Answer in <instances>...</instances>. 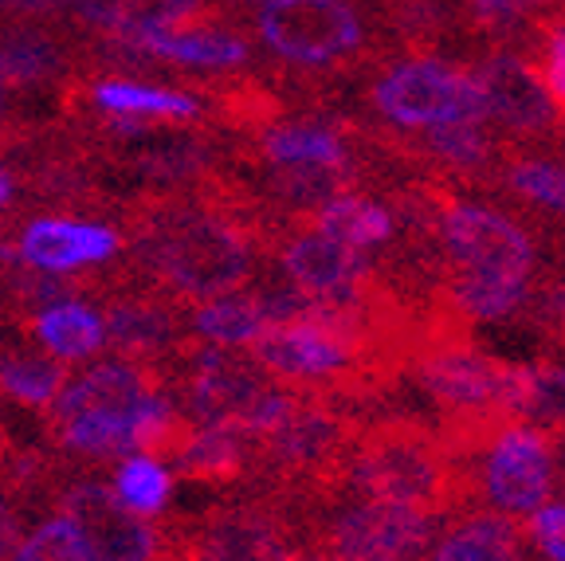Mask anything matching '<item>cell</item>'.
<instances>
[{"label": "cell", "instance_id": "cell-34", "mask_svg": "<svg viewBox=\"0 0 565 561\" xmlns=\"http://www.w3.org/2000/svg\"><path fill=\"white\" fill-rule=\"evenodd\" d=\"M511 4L519 17H530V20H542V17H554V12H565L562 0H503Z\"/></svg>", "mask_w": 565, "mask_h": 561}, {"label": "cell", "instance_id": "cell-1", "mask_svg": "<svg viewBox=\"0 0 565 561\" xmlns=\"http://www.w3.org/2000/svg\"><path fill=\"white\" fill-rule=\"evenodd\" d=\"M279 220L228 166L181 193H138L122 204L130 279L196 307L256 279Z\"/></svg>", "mask_w": 565, "mask_h": 561}, {"label": "cell", "instance_id": "cell-4", "mask_svg": "<svg viewBox=\"0 0 565 561\" xmlns=\"http://www.w3.org/2000/svg\"><path fill=\"white\" fill-rule=\"evenodd\" d=\"M181 389L196 424H221L239 436H264L295 413L307 393L282 385L252 353L193 346L181 358Z\"/></svg>", "mask_w": 565, "mask_h": 561}, {"label": "cell", "instance_id": "cell-11", "mask_svg": "<svg viewBox=\"0 0 565 561\" xmlns=\"http://www.w3.org/2000/svg\"><path fill=\"white\" fill-rule=\"evenodd\" d=\"M476 499L483 495L499 515H530L554 495V440L534 424H507L468 456Z\"/></svg>", "mask_w": 565, "mask_h": 561}, {"label": "cell", "instance_id": "cell-27", "mask_svg": "<svg viewBox=\"0 0 565 561\" xmlns=\"http://www.w3.org/2000/svg\"><path fill=\"white\" fill-rule=\"evenodd\" d=\"M67 381L71 373L60 361L35 358L24 350H0V401L24 404V409H52Z\"/></svg>", "mask_w": 565, "mask_h": 561}, {"label": "cell", "instance_id": "cell-22", "mask_svg": "<svg viewBox=\"0 0 565 561\" xmlns=\"http://www.w3.org/2000/svg\"><path fill=\"white\" fill-rule=\"evenodd\" d=\"M83 103H90L98 115H141L161 123H201L204 106L193 91L153 87L146 80H87Z\"/></svg>", "mask_w": 565, "mask_h": 561}, {"label": "cell", "instance_id": "cell-5", "mask_svg": "<svg viewBox=\"0 0 565 561\" xmlns=\"http://www.w3.org/2000/svg\"><path fill=\"white\" fill-rule=\"evenodd\" d=\"M259 47L307 75L362 71L377 52L358 0H267L252 17Z\"/></svg>", "mask_w": 565, "mask_h": 561}, {"label": "cell", "instance_id": "cell-15", "mask_svg": "<svg viewBox=\"0 0 565 561\" xmlns=\"http://www.w3.org/2000/svg\"><path fill=\"white\" fill-rule=\"evenodd\" d=\"M166 385H173V381L153 366H141V361H126V358L103 361V366L87 369V373H79V378H71L63 385V393L52 404V413H47V428L83 413L130 416L153 393H166Z\"/></svg>", "mask_w": 565, "mask_h": 561}, {"label": "cell", "instance_id": "cell-7", "mask_svg": "<svg viewBox=\"0 0 565 561\" xmlns=\"http://www.w3.org/2000/svg\"><path fill=\"white\" fill-rule=\"evenodd\" d=\"M173 527V561H287L302 550V515L279 495L212 507Z\"/></svg>", "mask_w": 565, "mask_h": 561}, {"label": "cell", "instance_id": "cell-13", "mask_svg": "<svg viewBox=\"0 0 565 561\" xmlns=\"http://www.w3.org/2000/svg\"><path fill=\"white\" fill-rule=\"evenodd\" d=\"M275 264L282 267L287 283L310 295H342V290H365L385 279V267L362 247L318 232L302 216H282L271 240Z\"/></svg>", "mask_w": 565, "mask_h": 561}, {"label": "cell", "instance_id": "cell-37", "mask_svg": "<svg viewBox=\"0 0 565 561\" xmlns=\"http://www.w3.org/2000/svg\"><path fill=\"white\" fill-rule=\"evenodd\" d=\"M0 123H9V106H4V87H0Z\"/></svg>", "mask_w": 565, "mask_h": 561}, {"label": "cell", "instance_id": "cell-21", "mask_svg": "<svg viewBox=\"0 0 565 561\" xmlns=\"http://www.w3.org/2000/svg\"><path fill=\"white\" fill-rule=\"evenodd\" d=\"M503 409L511 421L534 424L550 440H565V366L557 361L507 366Z\"/></svg>", "mask_w": 565, "mask_h": 561}, {"label": "cell", "instance_id": "cell-18", "mask_svg": "<svg viewBox=\"0 0 565 561\" xmlns=\"http://www.w3.org/2000/svg\"><path fill=\"white\" fill-rule=\"evenodd\" d=\"M67 12L98 35H134L150 28H193L224 20L221 0H67Z\"/></svg>", "mask_w": 565, "mask_h": 561}, {"label": "cell", "instance_id": "cell-16", "mask_svg": "<svg viewBox=\"0 0 565 561\" xmlns=\"http://www.w3.org/2000/svg\"><path fill=\"white\" fill-rule=\"evenodd\" d=\"M122 247V236L106 224H87L71 216H35L20 232V264L40 267V272H83V267L110 264Z\"/></svg>", "mask_w": 565, "mask_h": 561}, {"label": "cell", "instance_id": "cell-35", "mask_svg": "<svg viewBox=\"0 0 565 561\" xmlns=\"http://www.w3.org/2000/svg\"><path fill=\"white\" fill-rule=\"evenodd\" d=\"M20 197V181H17V173H9V169L0 166V212L9 209L12 201Z\"/></svg>", "mask_w": 565, "mask_h": 561}, {"label": "cell", "instance_id": "cell-36", "mask_svg": "<svg viewBox=\"0 0 565 561\" xmlns=\"http://www.w3.org/2000/svg\"><path fill=\"white\" fill-rule=\"evenodd\" d=\"M12 452H17V447H12V440H9V432L0 428V479H4V467H9V459H12Z\"/></svg>", "mask_w": 565, "mask_h": 561}, {"label": "cell", "instance_id": "cell-12", "mask_svg": "<svg viewBox=\"0 0 565 561\" xmlns=\"http://www.w3.org/2000/svg\"><path fill=\"white\" fill-rule=\"evenodd\" d=\"M476 83L483 91L487 123L503 126L507 138L565 141V115L550 98L542 71L519 47H491L476 63Z\"/></svg>", "mask_w": 565, "mask_h": 561}, {"label": "cell", "instance_id": "cell-33", "mask_svg": "<svg viewBox=\"0 0 565 561\" xmlns=\"http://www.w3.org/2000/svg\"><path fill=\"white\" fill-rule=\"evenodd\" d=\"M20 546V515L9 495H0V561H9Z\"/></svg>", "mask_w": 565, "mask_h": 561}, {"label": "cell", "instance_id": "cell-31", "mask_svg": "<svg viewBox=\"0 0 565 561\" xmlns=\"http://www.w3.org/2000/svg\"><path fill=\"white\" fill-rule=\"evenodd\" d=\"M522 534H530L550 561H565V502H542L539 510H530Z\"/></svg>", "mask_w": 565, "mask_h": 561}, {"label": "cell", "instance_id": "cell-28", "mask_svg": "<svg viewBox=\"0 0 565 561\" xmlns=\"http://www.w3.org/2000/svg\"><path fill=\"white\" fill-rule=\"evenodd\" d=\"M189 330L221 346H247L267 326L256 295H221L189 310Z\"/></svg>", "mask_w": 565, "mask_h": 561}, {"label": "cell", "instance_id": "cell-19", "mask_svg": "<svg viewBox=\"0 0 565 561\" xmlns=\"http://www.w3.org/2000/svg\"><path fill=\"white\" fill-rule=\"evenodd\" d=\"M244 161L264 166H345L353 158V141L330 123H271L244 146Z\"/></svg>", "mask_w": 565, "mask_h": 561}, {"label": "cell", "instance_id": "cell-29", "mask_svg": "<svg viewBox=\"0 0 565 561\" xmlns=\"http://www.w3.org/2000/svg\"><path fill=\"white\" fill-rule=\"evenodd\" d=\"M110 487H115V499L134 515H161L169 507V495H173V475L153 456L134 452V456H126L118 464V475Z\"/></svg>", "mask_w": 565, "mask_h": 561}, {"label": "cell", "instance_id": "cell-10", "mask_svg": "<svg viewBox=\"0 0 565 561\" xmlns=\"http://www.w3.org/2000/svg\"><path fill=\"white\" fill-rule=\"evenodd\" d=\"M55 502L79 534L87 561H173V527H153L98 479H55Z\"/></svg>", "mask_w": 565, "mask_h": 561}, {"label": "cell", "instance_id": "cell-24", "mask_svg": "<svg viewBox=\"0 0 565 561\" xmlns=\"http://www.w3.org/2000/svg\"><path fill=\"white\" fill-rule=\"evenodd\" d=\"M17 326H24V334L32 342L47 346V350L63 361L90 358V353H98L106 346L103 318H98V310H90L87 303H79V298L52 303V307L20 318Z\"/></svg>", "mask_w": 565, "mask_h": 561}, {"label": "cell", "instance_id": "cell-38", "mask_svg": "<svg viewBox=\"0 0 565 561\" xmlns=\"http://www.w3.org/2000/svg\"><path fill=\"white\" fill-rule=\"evenodd\" d=\"M287 561H315L310 553H295V558H287Z\"/></svg>", "mask_w": 565, "mask_h": 561}, {"label": "cell", "instance_id": "cell-25", "mask_svg": "<svg viewBox=\"0 0 565 561\" xmlns=\"http://www.w3.org/2000/svg\"><path fill=\"white\" fill-rule=\"evenodd\" d=\"M307 224H315L318 232L342 240L350 247H362V252H373V247H385L397 240V216L385 204L370 201L362 193H345L327 201L322 209L307 212Z\"/></svg>", "mask_w": 565, "mask_h": 561}, {"label": "cell", "instance_id": "cell-17", "mask_svg": "<svg viewBox=\"0 0 565 561\" xmlns=\"http://www.w3.org/2000/svg\"><path fill=\"white\" fill-rule=\"evenodd\" d=\"M134 44L158 63H173L181 71H216L232 75L252 60V44L239 28H228L224 20L193 28H150V32H134Z\"/></svg>", "mask_w": 565, "mask_h": 561}, {"label": "cell", "instance_id": "cell-6", "mask_svg": "<svg viewBox=\"0 0 565 561\" xmlns=\"http://www.w3.org/2000/svg\"><path fill=\"white\" fill-rule=\"evenodd\" d=\"M299 515L302 550H315V561H420L440 527V515L385 499L299 507Z\"/></svg>", "mask_w": 565, "mask_h": 561}, {"label": "cell", "instance_id": "cell-30", "mask_svg": "<svg viewBox=\"0 0 565 561\" xmlns=\"http://www.w3.org/2000/svg\"><path fill=\"white\" fill-rule=\"evenodd\" d=\"M9 561H87V558H83V546H79L75 527L60 515V518L40 522V527L12 550Z\"/></svg>", "mask_w": 565, "mask_h": 561}, {"label": "cell", "instance_id": "cell-9", "mask_svg": "<svg viewBox=\"0 0 565 561\" xmlns=\"http://www.w3.org/2000/svg\"><path fill=\"white\" fill-rule=\"evenodd\" d=\"M436 244H440V260L456 267L519 283H534L539 275L534 240L507 212L456 197L451 181L444 177H436Z\"/></svg>", "mask_w": 565, "mask_h": 561}, {"label": "cell", "instance_id": "cell-26", "mask_svg": "<svg viewBox=\"0 0 565 561\" xmlns=\"http://www.w3.org/2000/svg\"><path fill=\"white\" fill-rule=\"evenodd\" d=\"M494 181L503 184L507 197L526 201L534 209H546L554 216H565V161H554L546 154H522L514 149L511 158L499 161Z\"/></svg>", "mask_w": 565, "mask_h": 561}, {"label": "cell", "instance_id": "cell-3", "mask_svg": "<svg viewBox=\"0 0 565 561\" xmlns=\"http://www.w3.org/2000/svg\"><path fill=\"white\" fill-rule=\"evenodd\" d=\"M420 393L436 409V432L456 456H471L499 428L514 424L503 409V373L507 361L476 350L468 334L420 342L405 361Z\"/></svg>", "mask_w": 565, "mask_h": 561}, {"label": "cell", "instance_id": "cell-14", "mask_svg": "<svg viewBox=\"0 0 565 561\" xmlns=\"http://www.w3.org/2000/svg\"><path fill=\"white\" fill-rule=\"evenodd\" d=\"M90 67L83 52L63 40L55 28L40 24V20L9 17V24H0V87L32 95V91H67L75 80H87Z\"/></svg>", "mask_w": 565, "mask_h": 561}, {"label": "cell", "instance_id": "cell-32", "mask_svg": "<svg viewBox=\"0 0 565 561\" xmlns=\"http://www.w3.org/2000/svg\"><path fill=\"white\" fill-rule=\"evenodd\" d=\"M0 12L24 20H55L67 12V0H0Z\"/></svg>", "mask_w": 565, "mask_h": 561}, {"label": "cell", "instance_id": "cell-20", "mask_svg": "<svg viewBox=\"0 0 565 561\" xmlns=\"http://www.w3.org/2000/svg\"><path fill=\"white\" fill-rule=\"evenodd\" d=\"M169 464L189 483L228 487V483H244L252 475V444L247 436L221 428V424H193L181 447L169 456Z\"/></svg>", "mask_w": 565, "mask_h": 561}, {"label": "cell", "instance_id": "cell-2", "mask_svg": "<svg viewBox=\"0 0 565 561\" xmlns=\"http://www.w3.org/2000/svg\"><path fill=\"white\" fill-rule=\"evenodd\" d=\"M334 495L405 502L428 515L456 518L468 515L476 502V483L468 456H456L440 432L405 413H393L362 421L338 467Z\"/></svg>", "mask_w": 565, "mask_h": 561}, {"label": "cell", "instance_id": "cell-8", "mask_svg": "<svg viewBox=\"0 0 565 561\" xmlns=\"http://www.w3.org/2000/svg\"><path fill=\"white\" fill-rule=\"evenodd\" d=\"M370 103L388 126L424 130L444 123H487V103L468 67L436 55H405L388 63L370 91Z\"/></svg>", "mask_w": 565, "mask_h": 561}, {"label": "cell", "instance_id": "cell-23", "mask_svg": "<svg viewBox=\"0 0 565 561\" xmlns=\"http://www.w3.org/2000/svg\"><path fill=\"white\" fill-rule=\"evenodd\" d=\"M428 561H526V538L514 515L468 510L456 515Z\"/></svg>", "mask_w": 565, "mask_h": 561}]
</instances>
